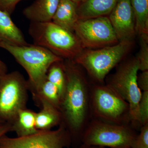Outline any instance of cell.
I'll use <instances>...</instances> for the list:
<instances>
[{
  "instance_id": "8992f818",
  "label": "cell",
  "mask_w": 148,
  "mask_h": 148,
  "mask_svg": "<svg viewBox=\"0 0 148 148\" xmlns=\"http://www.w3.org/2000/svg\"><path fill=\"white\" fill-rule=\"evenodd\" d=\"M114 73L106 77L105 83L129 104L131 125L136 130L141 127L139 104L142 90L138 87L137 79L139 64L137 58H130L120 63Z\"/></svg>"
},
{
  "instance_id": "603a6c76",
  "label": "cell",
  "mask_w": 148,
  "mask_h": 148,
  "mask_svg": "<svg viewBox=\"0 0 148 148\" xmlns=\"http://www.w3.org/2000/svg\"><path fill=\"white\" fill-rule=\"evenodd\" d=\"M131 148H148V123L140 127Z\"/></svg>"
},
{
  "instance_id": "7a4b0ae2",
  "label": "cell",
  "mask_w": 148,
  "mask_h": 148,
  "mask_svg": "<svg viewBox=\"0 0 148 148\" xmlns=\"http://www.w3.org/2000/svg\"><path fill=\"white\" fill-rule=\"evenodd\" d=\"M29 34L34 44L46 49L64 60H74L84 49L74 32L52 21L31 22Z\"/></svg>"
},
{
  "instance_id": "8fae6325",
  "label": "cell",
  "mask_w": 148,
  "mask_h": 148,
  "mask_svg": "<svg viewBox=\"0 0 148 148\" xmlns=\"http://www.w3.org/2000/svg\"><path fill=\"white\" fill-rule=\"evenodd\" d=\"M108 18L119 42L132 41L136 33L134 13L130 0H119Z\"/></svg>"
},
{
  "instance_id": "5b68a950",
  "label": "cell",
  "mask_w": 148,
  "mask_h": 148,
  "mask_svg": "<svg viewBox=\"0 0 148 148\" xmlns=\"http://www.w3.org/2000/svg\"><path fill=\"white\" fill-rule=\"evenodd\" d=\"M0 48L8 51L25 69L29 76V90L46 78L48 70L53 63L64 60L46 49L35 44L16 46L0 42Z\"/></svg>"
},
{
  "instance_id": "ac0fdd59",
  "label": "cell",
  "mask_w": 148,
  "mask_h": 148,
  "mask_svg": "<svg viewBox=\"0 0 148 148\" xmlns=\"http://www.w3.org/2000/svg\"><path fill=\"white\" fill-rule=\"evenodd\" d=\"M40 110L36 114V126L39 131H48L59 126L62 118L60 111L57 108L47 103H43Z\"/></svg>"
},
{
  "instance_id": "52a82bcc",
  "label": "cell",
  "mask_w": 148,
  "mask_h": 148,
  "mask_svg": "<svg viewBox=\"0 0 148 148\" xmlns=\"http://www.w3.org/2000/svg\"><path fill=\"white\" fill-rule=\"evenodd\" d=\"M130 125L110 123L91 119L81 138V144L110 148H131L138 135Z\"/></svg>"
},
{
  "instance_id": "30bf717a",
  "label": "cell",
  "mask_w": 148,
  "mask_h": 148,
  "mask_svg": "<svg viewBox=\"0 0 148 148\" xmlns=\"http://www.w3.org/2000/svg\"><path fill=\"white\" fill-rule=\"evenodd\" d=\"M71 145L70 134L62 124L56 130L16 138L5 135L0 138V148H69Z\"/></svg>"
},
{
  "instance_id": "6da1fadb",
  "label": "cell",
  "mask_w": 148,
  "mask_h": 148,
  "mask_svg": "<svg viewBox=\"0 0 148 148\" xmlns=\"http://www.w3.org/2000/svg\"><path fill=\"white\" fill-rule=\"evenodd\" d=\"M66 84L61 98L59 111L62 124L69 132L72 145L78 147L84 130L92 119L90 87L86 73L72 60L63 61Z\"/></svg>"
},
{
  "instance_id": "d4e9b609",
  "label": "cell",
  "mask_w": 148,
  "mask_h": 148,
  "mask_svg": "<svg viewBox=\"0 0 148 148\" xmlns=\"http://www.w3.org/2000/svg\"><path fill=\"white\" fill-rule=\"evenodd\" d=\"M141 72L137 76V84L141 90L148 91V71Z\"/></svg>"
},
{
  "instance_id": "7402d4cb",
  "label": "cell",
  "mask_w": 148,
  "mask_h": 148,
  "mask_svg": "<svg viewBox=\"0 0 148 148\" xmlns=\"http://www.w3.org/2000/svg\"><path fill=\"white\" fill-rule=\"evenodd\" d=\"M138 110L140 123L142 127L148 123V91L142 92Z\"/></svg>"
},
{
  "instance_id": "83f0119b",
  "label": "cell",
  "mask_w": 148,
  "mask_h": 148,
  "mask_svg": "<svg viewBox=\"0 0 148 148\" xmlns=\"http://www.w3.org/2000/svg\"><path fill=\"white\" fill-rule=\"evenodd\" d=\"M72 1H73L77 3H79L81 2L83 0H72Z\"/></svg>"
},
{
  "instance_id": "ffe728a7",
  "label": "cell",
  "mask_w": 148,
  "mask_h": 148,
  "mask_svg": "<svg viewBox=\"0 0 148 148\" xmlns=\"http://www.w3.org/2000/svg\"><path fill=\"white\" fill-rule=\"evenodd\" d=\"M63 61L53 63L48 70L47 79L52 83L58 89L60 99L66 87V79Z\"/></svg>"
},
{
  "instance_id": "9c48e42d",
  "label": "cell",
  "mask_w": 148,
  "mask_h": 148,
  "mask_svg": "<svg viewBox=\"0 0 148 148\" xmlns=\"http://www.w3.org/2000/svg\"><path fill=\"white\" fill-rule=\"evenodd\" d=\"M74 33L84 49H95L119 42L108 16L79 19Z\"/></svg>"
},
{
  "instance_id": "4fadbf2b",
  "label": "cell",
  "mask_w": 148,
  "mask_h": 148,
  "mask_svg": "<svg viewBox=\"0 0 148 148\" xmlns=\"http://www.w3.org/2000/svg\"><path fill=\"white\" fill-rule=\"evenodd\" d=\"M119 0H83L77 4L79 19L102 16L110 13Z\"/></svg>"
},
{
  "instance_id": "ba28073f",
  "label": "cell",
  "mask_w": 148,
  "mask_h": 148,
  "mask_svg": "<svg viewBox=\"0 0 148 148\" xmlns=\"http://www.w3.org/2000/svg\"><path fill=\"white\" fill-rule=\"evenodd\" d=\"M27 80L18 71L8 73L0 79V122L10 123L21 109L27 108Z\"/></svg>"
},
{
  "instance_id": "5bb4252c",
  "label": "cell",
  "mask_w": 148,
  "mask_h": 148,
  "mask_svg": "<svg viewBox=\"0 0 148 148\" xmlns=\"http://www.w3.org/2000/svg\"><path fill=\"white\" fill-rule=\"evenodd\" d=\"M0 42L11 45L28 44L22 32L12 21L10 14L0 10Z\"/></svg>"
},
{
  "instance_id": "cb8c5ba5",
  "label": "cell",
  "mask_w": 148,
  "mask_h": 148,
  "mask_svg": "<svg viewBox=\"0 0 148 148\" xmlns=\"http://www.w3.org/2000/svg\"><path fill=\"white\" fill-rule=\"evenodd\" d=\"M24 0H0V10L11 15L15 10L16 6Z\"/></svg>"
},
{
  "instance_id": "4316f807",
  "label": "cell",
  "mask_w": 148,
  "mask_h": 148,
  "mask_svg": "<svg viewBox=\"0 0 148 148\" xmlns=\"http://www.w3.org/2000/svg\"><path fill=\"white\" fill-rule=\"evenodd\" d=\"M77 148H106L104 147H100V146L88 145H84L81 144Z\"/></svg>"
},
{
  "instance_id": "e0dca14e",
  "label": "cell",
  "mask_w": 148,
  "mask_h": 148,
  "mask_svg": "<svg viewBox=\"0 0 148 148\" xmlns=\"http://www.w3.org/2000/svg\"><path fill=\"white\" fill-rule=\"evenodd\" d=\"M36 114L27 108L20 110L11 123L12 131L16 132L17 137H25L40 131L36 126Z\"/></svg>"
},
{
  "instance_id": "44dd1931",
  "label": "cell",
  "mask_w": 148,
  "mask_h": 148,
  "mask_svg": "<svg viewBox=\"0 0 148 148\" xmlns=\"http://www.w3.org/2000/svg\"><path fill=\"white\" fill-rule=\"evenodd\" d=\"M140 37V49L136 57L141 71H148V37Z\"/></svg>"
},
{
  "instance_id": "484cf974",
  "label": "cell",
  "mask_w": 148,
  "mask_h": 148,
  "mask_svg": "<svg viewBox=\"0 0 148 148\" xmlns=\"http://www.w3.org/2000/svg\"><path fill=\"white\" fill-rule=\"evenodd\" d=\"M12 131L11 124L8 123L0 122V138L9 132Z\"/></svg>"
},
{
  "instance_id": "d6986e66",
  "label": "cell",
  "mask_w": 148,
  "mask_h": 148,
  "mask_svg": "<svg viewBox=\"0 0 148 148\" xmlns=\"http://www.w3.org/2000/svg\"><path fill=\"white\" fill-rule=\"evenodd\" d=\"M135 18L136 34L148 37V0H130Z\"/></svg>"
},
{
  "instance_id": "7c38bea8",
  "label": "cell",
  "mask_w": 148,
  "mask_h": 148,
  "mask_svg": "<svg viewBox=\"0 0 148 148\" xmlns=\"http://www.w3.org/2000/svg\"><path fill=\"white\" fill-rule=\"evenodd\" d=\"M60 0H35L23 10V15L31 22L52 21Z\"/></svg>"
},
{
  "instance_id": "9a60e30c",
  "label": "cell",
  "mask_w": 148,
  "mask_h": 148,
  "mask_svg": "<svg viewBox=\"0 0 148 148\" xmlns=\"http://www.w3.org/2000/svg\"><path fill=\"white\" fill-rule=\"evenodd\" d=\"M77 3L72 0H60L52 21L63 29L74 32L75 24L79 20Z\"/></svg>"
},
{
  "instance_id": "2e32d148",
  "label": "cell",
  "mask_w": 148,
  "mask_h": 148,
  "mask_svg": "<svg viewBox=\"0 0 148 148\" xmlns=\"http://www.w3.org/2000/svg\"><path fill=\"white\" fill-rule=\"evenodd\" d=\"M29 90L32 93L33 101L37 107L40 108L43 103H47L59 110L61 99L58 89L47 78Z\"/></svg>"
},
{
  "instance_id": "277c9868",
  "label": "cell",
  "mask_w": 148,
  "mask_h": 148,
  "mask_svg": "<svg viewBox=\"0 0 148 148\" xmlns=\"http://www.w3.org/2000/svg\"><path fill=\"white\" fill-rule=\"evenodd\" d=\"M90 108L92 118L131 125L129 104L105 84L91 82Z\"/></svg>"
},
{
  "instance_id": "3957f363",
  "label": "cell",
  "mask_w": 148,
  "mask_h": 148,
  "mask_svg": "<svg viewBox=\"0 0 148 148\" xmlns=\"http://www.w3.org/2000/svg\"><path fill=\"white\" fill-rule=\"evenodd\" d=\"M133 46L132 41L95 49H84L73 61L80 66L92 82L105 84L107 75L122 61Z\"/></svg>"
}]
</instances>
